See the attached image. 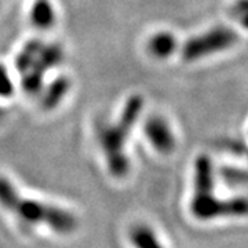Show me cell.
Masks as SVG:
<instances>
[{
	"mask_svg": "<svg viewBox=\"0 0 248 248\" xmlns=\"http://www.w3.org/2000/svg\"><path fill=\"white\" fill-rule=\"evenodd\" d=\"M0 207L27 228H46L61 236H69L79 228V219L69 210L39 199L24 197L4 177H0Z\"/></svg>",
	"mask_w": 248,
	"mask_h": 248,
	"instance_id": "obj_1",
	"label": "cell"
},
{
	"mask_svg": "<svg viewBox=\"0 0 248 248\" xmlns=\"http://www.w3.org/2000/svg\"><path fill=\"white\" fill-rule=\"evenodd\" d=\"M189 208L192 217L199 221L240 218L247 214V202L244 197L222 199L217 195L213 163L207 155H202L195 163V182Z\"/></svg>",
	"mask_w": 248,
	"mask_h": 248,
	"instance_id": "obj_2",
	"label": "cell"
},
{
	"mask_svg": "<svg viewBox=\"0 0 248 248\" xmlns=\"http://www.w3.org/2000/svg\"><path fill=\"white\" fill-rule=\"evenodd\" d=\"M142 110L143 98L140 94H134L125 101L117 122L98 125V143L112 177L123 178L130 171V159L125 153V145Z\"/></svg>",
	"mask_w": 248,
	"mask_h": 248,
	"instance_id": "obj_3",
	"label": "cell"
},
{
	"mask_svg": "<svg viewBox=\"0 0 248 248\" xmlns=\"http://www.w3.org/2000/svg\"><path fill=\"white\" fill-rule=\"evenodd\" d=\"M239 35L229 27H215L202 35L193 36L182 47V57L187 62H193L221 53L237 43Z\"/></svg>",
	"mask_w": 248,
	"mask_h": 248,
	"instance_id": "obj_4",
	"label": "cell"
},
{
	"mask_svg": "<svg viewBox=\"0 0 248 248\" xmlns=\"http://www.w3.org/2000/svg\"><path fill=\"white\" fill-rule=\"evenodd\" d=\"M62 58H63V53L60 46L55 43H51V45L42 43L31 66L27 71L21 73L22 75L21 84H22L24 91L32 95L37 94L43 87L46 71L53 69L57 65H60Z\"/></svg>",
	"mask_w": 248,
	"mask_h": 248,
	"instance_id": "obj_5",
	"label": "cell"
},
{
	"mask_svg": "<svg viewBox=\"0 0 248 248\" xmlns=\"http://www.w3.org/2000/svg\"><path fill=\"white\" fill-rule=\"evenodd\" d=\"M143 134L153 149L160 155H170L175 149V135L166 119L161 116H152L143 124Z\"/></svg>",
	"mask_w": 248,
	"mask_h": 248,
	"instance_id": "obj_6",
	"label": "cell"
},
{
	"mask_svg": "<svg viewBox=\"0 0 248 248\" xmlns=\"http://www.w3.org/2000/svg\"><path fill=\"white\" fill-rule=\"evenodd\" d=\"M177 39L170 32H157L152 36L148 43L149 53L156 58H167L177 50Z\"/></svg>",
	"mask_w": 248,
	"mask_h": 248,
	"instance_id": "obj_7",
	"label": "cell"
},
{
	"mask_svg": "<svg viewBox=\"0 0 248 248\" xmlns=\"http://www.w3.org/2000/svg\"><path fill=\"white\" fill-rule=\"evenodd\" d=\"M31 21L39 29H48L55 22V10L50 0H35L31 9Z\"/></svg>",
	"mask_w": 248,
	"mask_h": 248,
	"instance_id": "obj_8",
	"label": "cell"
},
{
	"mask_svg": "<svg viewBox=\"0 0 248 248\" xmlns=\"http://www.w3.org/2000/svg\"><path fill=\"white\" fill-rule=\"evenodd\" d=\"M71 89V81L66 78H58L55 79L46 89L45 94L42 97V107L50 110L57 108L62 102V99L65 98L66 93Z\"/></svg>",
	"mask_w": 248,
	"mask_h": 248,
	"instance_id": "obj_9",
	"label": "cell"
},
{
	"mask_svg": "<svg viewBox=\"0 0 248 248\" xmlns=\"http://www.w3.org/2000/svg\"><path fill=\"white\" fill-rule=\"evenodd\" d=\"M130 241L134 248H164L156 233L146 225H137L131 229Z\"/></svg>",
	"mask_w": 248,
	"mask_h": 248,
	"instance_id": "obj_10",
	"label": "cell"
},
{
	"mask_svg": "<svg viewBox=\"0 0 248 248\" xmlns=\"http://www.w3.org/2000/svg\"><path fill=\"white\" fill-rule=\"evenodd\" d=\"M221 178L225 181V184L231 186H244L246 181H247V175L246 171L241 169H236V167H222Z\"/></svg>",
	"mask_w": 248,
	"mask_h": 248,
	"instance_id": "obj_11",
	"label": "cell"
},
{
	"mask_svg": "<svg viewBox=\"0 0 248 248\" xmlns=\"http://www.w3.org/2000/svg\"><path fill=\"white\" fill-rule=\"evenodd\" d=\"M14 93V84L7 69L0 65V98H9Z\"/></svg>",
	"mask_w": 248,
	"mask_h": 248,
	"instance_id": "obj_12",
	"label": "cell"
},
{
	"mask_svg": "<svg viewBox=\"0 0 248 248\" xmlns=\"http://www.w3.org/2000/svg\"><path fill=\"white\" fill-rule=\"evenodd\" d=\"M3 117H4V110H3V109L0 108V120H1Z\"/></svg>",
	"mask_w": 248,
	"mask_h": 248,
	"instance_id": "obj_13",
	"label": "cell"
}]
</instances>
